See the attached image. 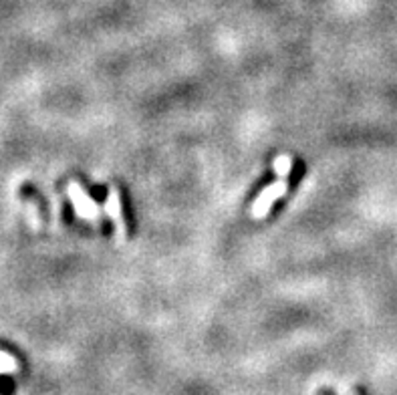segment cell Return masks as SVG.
Wrapping results in <instances>:
<instances>
[{"label": "cell", "mask_w": 397, "mask_h": 395, "mask_svg": "<svg viewBox=\"0 0 397 395\" xmlns=\"http://www.w3.org/2000/svg\"><path fill=\"white\" fill-rule=\"evenodd\" d=\"M67 194L71 198V204L73 208H75V214L77 216H81L83 220L87 222H97L101 218V208L89 198L85 190H83V186L77 182H71L69 183V188H67Z\"/></svg>", "instance_id": "obj_1"}, {"label": "cell", "mask_w": 397, "mask_h": 395, "mask_svg": "<svg viewBox=\"0 0 397 395\" xmlns=\"http://www.w3.org/2000/svg\"><path fill=\"white\" fill-rule=\"evenodd\" d=\"M274 171H276L279 178H288L291 171H293V157L286 154L279 155V157L274 159Z\"/></svg>", "instance_id": "obj_4"}, {"label": "cell", "mask_w": 397, "mask_h": 395, "mask_svg": "<svg viewBox=\"0 0 397 395\" xmlns=\"http://www.w3.org/2000/svg\"><path fill=\"white\" fill-rule=\"evenodd\" d=\"M16 369H18V363H16L15 357L0 351V373H13Z\"/></svg>", "instance_id": "obj_5"}, {"label": "cell", "mask_w": 397, "mask_h": 395, "mask_svg": "<svg viewBox=\"0 0 397 395\" xmlns=\"http://www.w3.org/2000/svg\"><path fill=\"white\" fill-rule=\"evenodd\" d=\"M105 214L111 218V222L115 224L117 238H126V236H128V230H126L123 218H121V200H119V192H117L115 188H111L109 194H107V200H105Z\"/></svg>", "instance_id": "obj_3"}, {"label": "cell", "mask_w": 397, "mask_h": 395, "mask_svg": "<svg viewBox=\"0 0 397 395\" xmlns=\"http://www.w3.org/2000/svg\"><path fill=\"white\" fill-rule=\"evenodd\" d=\"M286 190H288V183L284 178H281L279 182H272L269 183L262 192H260V196L256 198L255 204H252V208H250V216L255 218V220H260V218H264L269 210L272 208V204L279 200V198H283L286 194Z\"/></svg>", "instance_id": "obj_2"}]
</instances>
